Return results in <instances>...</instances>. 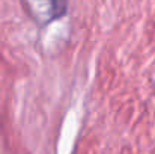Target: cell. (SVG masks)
Wrapping results in <instances>:
<instances>
[{"instance_id":"6da1fadb","label":"cell","mask_w":155,"mask_h":154,"mask_svg":"<svg viewBox=\"0 0 155 154\" xmlns=\"http://www.w3.org/2000/svg\"><path fill=\"white\" fill-rule=\"evenodd\" d=\"M30 3H39V18H45V21L56 20L66 12L68 0H29Z\"/></svg>"}]
</instances>
